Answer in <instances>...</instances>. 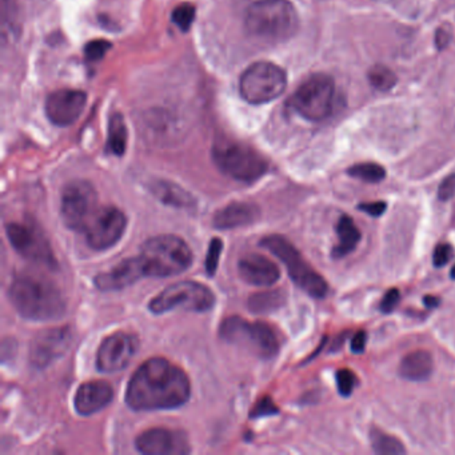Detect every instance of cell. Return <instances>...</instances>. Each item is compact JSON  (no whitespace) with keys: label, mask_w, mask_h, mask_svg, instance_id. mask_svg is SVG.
<instances>
[{"label":"cell","mask_w":455,"mask_h":455,"mask_svg":"<svg viewBox=\"0 0 455 455\" xmlns=\"http://www.w3.org/2000/svg\"><path fill=\"white\" fill-rule=\"evenodd\" d=\"M191 397V383L177 364L164 358H151L132 374L126 403L135 411L172 410Z\"/></svg>","instance_id":"6da1fadb"},{"label":"cell","mask_w":455,"mask_h":455,"mask_svg":"<svg viewBox=\"0 0 455 455\" xmlns=\"http://www.w3.org/2000/svg\"><path fill=\"white\" fill-rule=\"evenodd\" d=\"M8 298L19 315L30 321H54L66 312L63 294L55 283L42 275H17L10 285Z\"/></svg>","instance_id":"7a4b0ae2"},{"label":"cell","mask_w":455,"mask_h":455,"mask_svg":"<svg viewBox=\"0 0 455 455\" xmlns=\"http://www.w3.org/2000/svg\"><path fill=\"white\" fill-rule=\"evenodd\" d=\"M299 28V18L289 0H258L244 15L247 35L259 44H279L292 39Z\"/></svg>","instance_id":"3957f363"},{"label":"cell","mask_w":455,"mask_h":455,"mask_svg":"<svg viewBox=\"0 0 455 455\" xmlns=\"http://www.w3.org/2000/svg\"><path fill=\"white\" fill-rule=\"evenodd\" d=\"M146 276L164 278L186 271L193 263L190 246L177 235H157L142 244L138 255Z\"/></svg>","instance_id":"277c9868"},{"label":"cell","mask_w":455,"mask_h":455,"mask_svg":"<svg viewBox=\"0 0 455 455\" xmlns=\"http://www.w3.org/2000/svg\"><path fill=\"white\" fill-rule=\"evenodd\" d=\"M219 337L234 346L246 348L260 359H273L279 353V338L270 325L265 322H249L233 315L219 326Z\"/></svg>","instance_id":"5b68a950"},{"label":"cell","mask_w":455,"mask_h":455,"mask_svg":"<svg viewBox=\"0 0 455 455\" xmlns=\"http://www.w3.org/2000/svg\"><path fill=\"white\" fill-rule=\"evenodd\" d=\"M260 246L275 255L287 269L292 282L312 298H325L328 292V282L316 273L292 242L280 235H269L260 240Z\"/></svg>","instance_id":"8992f818"},{"label":"cell","mask_w":455,"mask_h":455,"mask_svg":"<svg viewBox=\"0 0 455 455\" xmlns=\"http://www.w3.org/2000/svg\"><path fill=\"white\" fill-rule=\"evenodd\" d=\"M213 161L219 170L238 182L254 183L269 170L267 161L247 145L223 141L213 147Z\"/></svg>","instance_id":"52a82bcc"},{"label":"cell","mask_w":455,"mask_h":455,"mask_svg":"<svg viewBox=\"0 0 455 455\" xmlns=\"http://www.w3.org/2000/svg\"><path fill=\"white\" fill-rule=\"evenodd\" d=\"M287 86V75L271 62L251 64L239 80V92L250 105H265L279 98Z\"/></svg>","instance_id":"ba28073f"},{"label":"cell","mask_w":455,"mask_h":455,"mask_svg":"<svg viewBox=\"0 0 455 455\" xmlns=\"http://www.w3.org/2000/svg\"><path fill=\"white\" fill-rule=\"evenodd\" d=\"M334 99V79L326 73H314L292 93L290 106L302 118L311 122H319L332 112Z\"/></svg>","instance_id":"9c48e42d"},{"label":"cell","mask_w":455,"mask_h":455,"mask_svg":"<svg viewBox=\"0 0 455 455\" xmlns=\"http://www.w3.org/2000/svg\"><path fill=\"white\" fill-rule=\"evenodd\" d=\"M215 305V294L199 282L183 280L166 287L163 292L154 296L148 309L154 314H164L168 311L183 310L204 312Z\"/></svg>","instance_id":"30bf717a"},{"label":"cell","mask_w":455,"mask_h":455,"mask_svg":"<svg viewBox=\"0 0 455 455\" xmlns=\"http://www.w3.org/2000/svg\"><path fill=\"white\" fill-rule=\"evenodd\" d=\"M100 207L98 193L91 183L73 181L64 187L60 203V215L63 223L70 230L83 234Z\"/></svg>","instance_id":"8fae6325"},{"label":"cell","mask_w":455,"mask_h":455,"mask_svg":"<svg viewBox=\"0 0 455 455\" xmlns=\"http://www.w3.org/2000/svg\"><path fill=\"white\" fill-rule=\"evenodd\" d=\"M6 234L11 246L23 258L50 269L57 266L48 239L34 220L10 222L6 226Z\"/></svg>","instance_id":"7c38bea8"},{"label":"cell","mask_w":455,"mask_h":455,"mask_svg":"<svg viewBox=\"0 0 455 455\" xmlns=\"http://www.w3.org/2000/svg\"><path fill=\"white\" fill-rule=\"evenodd\" d=\"M127 227L125 213L114 206L100 207L83 233L92 250L103 251L115 246Z\"/></svg>","instance_id":"4fadbf2b"},{"label":"cell","mask_w":455,"mask_h":455,"mask_svg":"<svg viewBox=\"0 0 455 455\" xmlns=\"http://www.w3.org/2000/svg\"><path fill=\"white\" fill-rule=\"evenodd\" d=\"M138 350V341L127 332L111 334L96 353V367L100 373H118L127 367Z\"/></svg>","instance_id":"5bb4252c"},{"label":"cell","mask_w":455,"mask_h":455,"mask_svg":"<svg viewBox=\"0 0 455 455\" xmlns=\"http://www.w3.org/2000/svg\"><path fill=\"white\" fill-rule=\"evenodd\" d=\"M135 447L146 455H183L191 452L186 434L164 427L148 429L135 439Z\"/></svg>","instance_id":"9a60e30c"},{"label":"cell","mask_w":455,"mask_h":455,"mask_svg":"<svg viewBox=\"0 0 455 455\" xmlns=\"http://www.w3.org/2000/svg\"><path fill=\"white\" fill-rule=\"evenodd\" d=\"M73 341L67 328H48L40 331L30 346V362L37 368H44L60 358Z\"/></svg>","instance_id":"2e32d148"},{"label":"cell","mask_w":455,"mask_h":455,"mask_svg":"<svg viewBox=\"0 0 455 455\" xmlns=\"http://www.w3.org/2000/svg\"><path fill=\"white\" fill-rule=\"evenodd\" d=\"M87 96L79 90H57L48 95L46 100V115L51 123L66 127L75 123L82 115Z\"/></svg>","instance_id":"e0dca14e"},{"label":"cell","mask_w":455,"mask_h":455,"mask_svg":"<svg viewBox=\"0 0 455 455\" xmlns=\"http://www.w3.org/2000/svg\"><path fill=\"white\" fill-rule=\"evenodd\" d=\"M146 276L139 256L127 258L119 262L109 271L95 276V286L100 292H116L134 285L139 279Z\"/></svg>","instance_id":"ac0fdd59"},{"label":"cell","mask_w":455,"mask_h":455,"mask_svg":"<svg viewBox=\"0 0 455 455\" xmlns=\"http://www.w3.org/2000/svg\"><path fill=\"white\" fill-rule=\"evenodd\" d=\"M238 273L246 283L259 287L273 286L280 278L278 266L267 256L260 254L242 256L238 263Z\"/></svg>","instance_id":"d6986e66"},{"label":"cell","mask_w":455,"mask_h":455,"mask_svg":"<svg viewBox=\"0 0 455 455\" xmlns=\"http://www.w3.org/2000/svg\"><path fill=\"white\" fill-rule=\"evenodd\" d=\"M114 398V390L106 381H90L83 383L73 400L75 410L79 416L89 417L109 406Z\"/></svg>","instance_id":"ffe728a7"},{"label":"cell","mask_w":455,"mask_h":455,"mask_svg":"<svg viewBox=\"0 0 455 455\" xmlns=\"http://www.w3.org/2000/svg\"><path fill=\"white\" fill-rule=\"evenodd\" d=\"M260 215L259 207L249 202H233L217 211L213 224L220 230H233L255 223Z\"/></svg>","instance_id":"44dd1931"},{"label":"cell","mask_w":455,"mask_h":455,"mask_svg":"<svg viewBox=\"0 0 455 455\" xmlns=\"http://www.w3.org/2000/svg\"><path fill=\"white\" fill-rule=\"evenodd\" d=\"M433 367H434L433 355L426 350H416L409 353L402 359L400 374L407 381L420 382V381H426L431 375Z\"/></svg>","instance_id":"7402d4cb"},{"label":"cell","mask_w":455,"mask_h":455,"mask_svg":"<svg viewBox=\"0 0 455 455\" xmlns=\"http://www.w3.org/2000/svg\"><path fill=\"white\" fill-rule=\"evenodd\" d=\"M152 194L159 201L177 208H191L195 204L194 197L183 187L167 181H157L151 184Z\"/></svg>","instance_id":"603a6c76"},{"label":"cell","mask_w":455,"mask_h":455,"mask_svg":"<svg viewBox=\"0 0 455 455\" xmlns=\"http://www.w3.org/2000/svg\"><path fill=\"white\" fill-rule=\"evenodd\" d=\"M337 235H338V244L332 249L334 258H344L351 251H354L361 240V231L355 226L353 218L348 215L341 217L337 223Z\"/></svg>","instance_id":"cb8c5ba5"},{"label":"cell","mask_w":455,"mask_h":455,"mask_svg":"<svg viewBox=\"0 0 455 455\" xmlns=\"http://www.w3.org/2000/svg\"><path fill=\"white\" fill-rule=\"evenodd\" d=\"M109 150L114 155H123L127 146V128L121 114H114L109 122Z\"/></svg>","instance_id":"d4e9b609"},{"label":"cell","mask_w":455,"mask_h":455,"mask_svg":"<svg viewBox=\"0 0 455 455\" xmlns=\"http://www.w3.org/2000/svg\"><path fill=\"white\" fill-rule=\"evenodd\" d=\"M286 296L285 292H259L254 294L249 299V309L255 314H266L282 307L285 305Z\"/></svg>","instance_id":"484cf974"},{"label":"cell","mask_w":455,"mask_h":455,"mask_svg":"<svg viewBox=\"0 0 455 455\" xmlns=\"http://www.w3.org/2000/svg\"><path fill=\"white\" fill-rule=\"evenodd\" d=\"M370 440L373 450L377 454L381 455H400L406 453L404 445L398 438L386 434L378 429H373L370 431Z\"/></svg>","instance_id":"4316f807"},{"label":"cell","mask_w":455,"mask_h":455,"mask_svg":"<svg viewBox=\"0 0 455 455\" xmlns=\"http://www.w3.org/2000/svg\"><path fill=\"white\" fill-rule=\"evenodd\" d=\"M367 78L370 84L380 91L391 90L398 82L395 73L383 64H375L374 67H371L367 73Z\"/></svg>","instance_id":"83f0119b"},{"label":"cell","mask_w":455,"mask_h":455,"mask_svg":"<svg viewBox=\"0 0 455 455\" xmlns=\"http://www.w3.org/2000/svg\"><path fill=\"white\" fill-rule=\"evenodd\" d=\"M347 174L353 178L361 179L367 183H380L382 182L386 177V170L383 168L381 164L377 163H358L351 166L347 170Z\"/></svg>","instance_id":"f1b7e54d"},{"label":"cell","mask_w":455,"mask_h":455,"mask_svg":"<svg viewBox=\"0 0 455 455\" xmlns=\"http://www.w3.org/2000/svg\"><path fill=\"white\" fill-rule=\"evenodd\" d=\"M194 20H195V7L190 3H183L172 12V21L184 33H187L191 28Z\"/></svg>","instance_id":"f546056e"},{"label":"cell","mask_w":455,"mask_h":455,"mask_svg":"<svg viewBox=\"0 0 455 455\" xmlns=\"http://www.w3.org/2000/svg\"><path fill=\"white\" fill-rule=\"evenodd\" d=\"M357 383H358L357 375L351 370L342 368L337 373V386H338V391L342 397H350L351 393L354 391Z\"/></svg>","instance_id":"4dcf8cb0"},{"label":"cell","mask_w":455,"mask_h":455,"mask_svg":"<svg viewBox=\"0 0 455 455\" xmlns=\"http://www.w3.org/2000/svg\"><path fill=\"white\" fill-rule=\"evenodd\" d=\"M109 48H111V43L107 40H103V39L92 40L84 47V56L89 62H98L105 57V55L107 54Z\"/></svg>","instance_id":"1f68e13d"},{"label":"cell","mask_w":455,"mask_h":455,"mask_svg":"<svg viewBox=\"0 0 455 455\" xmlns=\"http://www.w3.org/2000/svg\"><path fill=\"white\" fill-rule=\"evenodd\" d=\"M222 250H223L222 240L218 238L213 239L210 243V247H208L207 258H206V271L210 276L215 275L218 270L219 258H220Z\"/></svg>","instance_id":"d6a6232c"},{"label":"cell","mask_w":455,"mask_h":455,"mask_svg":"<svg viewBox=\"0 0 455 455\" xmlns=\"http://www.w3.org/2000/svg\"><path fill=\"white\" fill-rule=\"evenodd\" d=\"M453 255H454V250L449 243H440L434 250L433 263L436 267H443L452 260Z\"/></svg>","instance_id":"836d02e7"},{"label":"cell","mask_w":455,"mask_h":455,"mask_svg":"<svg viewBox=\"0 0 455 455\" xmlns=\"http://www.w3.org/2000/svg\"><path fill=\"white\" fill-rule=\"evenodd\" d=\"M278 407L274 404V402L271 401V398L266 397L263 400L258 402L255 404L253 411H251V417L253 418H259V417H263V416H273V414H278Z\"/></svg>","instance_id":"e575fe53"},{"label":"cell","mask_w":455,"mask_h":455,"mask_svg":"<svg viewBox=\"0 0 455 455\" xmlns=\"http://www.w3.org/2000/svg\"><path fill=\"white\" fill-rule=\"evenodd\" d=\"M455 195V174L449 175L439 184L438 188V198L440 201H450Z\"/></svg>","instance_id":"d590c367"},{"label":"cell","mask_w":455,"mask_h":455,"mask_svg":"<svg viewBox=\"0 0 455 455\" xmlns=\"http://www.w3.org/2000/svg\"><path fill=\"white\" fill-rule=\"evenodd\" d=\"M400 301H401V294H400V292L397 289H390L389 292L384 294V296H383L382 301H381V305H380L381 311L384 312V314L391 312L393 310L397 307V305L400 303Z\"/></svg>","instance_id":"8d00e7d4"},{"label":"cell","mask_w":455,"mask_h":455,"mask_svg":"<svg viewBox=\"0 0 455 455\" xmlns=\"http://www.w3.org/2000/svg\"><path fill=\"white\" fill-rule=\"evenodd\" d=\"M17 15V0H1V18L3 26L14 24Z\"/></svg>","instance_id":"74e56055"},{"label":"cell","mask_w":455,"mask_h":455,"mask_svg":"<svg viewBox=\"0 0 455 455\" xmlns=\"http://www.w3.org/2000/svg\"><path fill=\"white\" fill-rule=\"evenodd\" d=\"M358 208L374 218H378L386 211L387 204L384 202H368V203H361Z\"/></svg>","instance_id":"f35d334b"},{"label":"cell","mask_w":455,"mask_h":455,"mask_svg":"<svg viewBox=\"0 0 455 455\" xmlns=\"http://www.w3.org/2000/svg\"><path fill=\"white\" fill-rule=\"evenodd\" d=\"M366 342H367L366 332H364V330L358 331L353 337V339H351V350H353V353H364Z\"/></svg>","instance_id":"ab89813d"},{"label":"cell","mask_w":455,"mask_h":455,"mask_svg":"<svg viewBox=\"0 0 455 455\" xmlns=\"http://www.w3.org/2000/svg\"><path fill=\"white\" fill-rule=\"evenodd\" d=\"M423 303L426 307H438L440 303V299L434 295H427L423 298Z\"/></svg>","instance_id":"60d3db41"},{"label":"cell","mask_w":455,"mask_h":455,"mask_svg":"<svg viewBox=\"0 0 455 455\" xmlns=\"http://www.w3.org/2000/svg\"><path fill=\"white\" fill-rule=\"evenodd\" d=\"M452 278L455 279V266L453 267V269H452Z\"/></svg>","instance_id":"b9f144b4"},{"label":"cell","mask_w":455,"mask_h":455,"mask_svg":"<svg viewBox=\"0 0 455 455\" xmlns=\"http://www.w3.org/2000/svg\"><path fill=\"white\" fill-rule=\"evenodd\" d=\"M378 1H387V0H378Z\"/></svg>","instance_id":"7bdbcfd3"}]
</instances>
